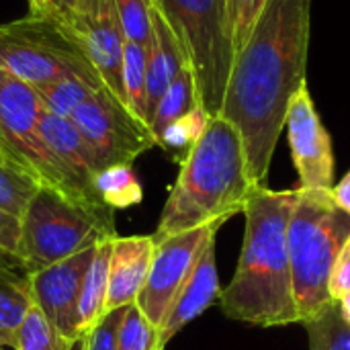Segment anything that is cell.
I'll return each instance as SVG.
<instances>
[{"instance_id":"obj_1","label":"cell","mask_w":350,"mask_h":350,"mask_svg":"<svg viewBox=\"0 0 350 350\" xmlns=\"http://www.w3.org/2000/svg\"><path fill=\"white\" fill-rule=\"evenodd\" d=\"M312 0H267L234 55L219 115L240 133L254 185H262L285 129L287 109L306 86Z\"/></svg>"},{"instance_id":"obj_2","label":"cell","mask_w":350,"mask_h":350,"mask_svg":"<svg viewBox=\"0 0 350 350\" xmlns=\"http://www.w3.org/2000/svg\"><path fill=\"white\" fill-rule=\"evenodd\" d=\"M295 191H271L265 185L250 195L244 217V244L230 285L219 293L221 312L260 328L299 322L287 246V226Z\"/></svg>"},{"instance_id":"obj_3","label":"cell","mask_w":350,"mask_h":350,"mask_svg":"<svg viewBox=\"0 0 350 350\" xmlns=\"http://www.w3.org/2000/svg\"><path fill=\"white\" fill-rule=\"evenodd\" d=\"M256 187L260 185H254L248 174L238 129L221 115H213L183 158L152 238L162 240L207 224H226L244 211Z\"/></svg>"},{"instance_id":"obj_4","label":"cell","mask_w":350,"mask_h":350,"mask_svg":"<svg viewBox=\"0 0 350 350\" xmlns=\"http://www.w3.org/2000/svg\"><path fill=\"white\" fill-rule=\"evenodd\" d=\"M350 238V213L324 189H297L287 226L293 297L299 324L318 318L334 301L328 285L334 262Z\"/></svg>"},{"instance_id":"obj_5","label":"cell","mask_w":350,"mask_h":350,"mask_svg":"<svg viewBox=\"0 0 350 350\" xmlns=\"http://www.w3.org/2000/svg\"><path fill=\"white\" fill-rule=\"evenodd\" d=\"M14 260L27 275L117 236L115 211L86 205L41 185L21 213Z\"/></svg>"},{"instance_id":"obj_6","label":"cell","mask_w":350,"mask_h":350,"mask_svg":"<svg viewBox=\"0 0 350 350\" xmlns=\"http://www.w3.org/2000/svg\"><path fill=\"white\" fill-rule=\"evenodd\" d=\"M0 68L35 90L68 74L103 82L78 35L57 12L31 10L27 16L0 25Z\"/></svg>"},{"instance_id":"obj_7","label":"cell","mask_w":350,"mask_h":350,"mask_svg":"<svg viewBox=\"0 0 350 350\" xmlns=\"http://www.w3.org/2000/svg\"><path fill=\"white\" fill-rule=\"evenodd\" d=\"M174 31L195 74L199 103L209 117L219 115L234 47L228 35L226 0H152Z\"/></svg>"},{"instance_id":"obj_8","label":"cell","mask_w":350,"mask_h":350,"mask_svg":"<svg viewBox=\"0 0 350 350\" xmlns=\"http://www.w3.org/2000/svg\"><path fill=\"white\" fill-rule=\"evenodd\" d=\"M41 111L43 105L37 90L0 68V144L31 170L41 185H49L70 195L68 180L41 137Z\"/></svg>"},{"instance_id":"obj_9","label":"cell","mask_w":350,"mask_h":350,"mask_svg":"<svg viewBox=\"0 0 350 350\" xmlns=\"http://www.w3.org/2000/svg\"><path fill=\"white\" fill-rule=\"evenodd\" d=\"M70 121L90 144L100 168L133 164V160L156 146L150 125L135 117L107 86L96 88L90 98L74 111Z\"/></svg>"},{"instance_id":"obj_10","label":"cell","mask_w":350,"mask_h":350,"mask_svg":"<svg viewBox=\"0 0 350 350\" xmlns=\"http://www.w3.org/2000/svg\"><path fill=\"white\" fill-rule=\"evenodd\" d=\"M221 226V221H215L183 234L154 240L156 250L152 267L135 299V306L156 328L162 326L168 310L172 308L176 295L191 277L197 260L201 258L207 244L215 240Z\"/></svg>"},{"instance_id":"obj_11","label":"cell","mask_w":350,"mask_h":350,"mask_svg":"<svg viewBox=\"0 0 350 350\" xmlns=\"http://www.w3.org/2000/svg\"><path fill=\"white\" fill-rule=\"evenodd\" d=\"M287 137L291 158L299 176V189H324L334 187V152L332 139L326 131L308 84L301 86L287 109Z\"/></svg>"},{"instance_id":"obj_12","label":"cell","mask_w":350,"mask_h":350,"mask_svg":"<svg viewBox=\"0 0 350 350\" xmlns=\"http://www.w3.org/2000/svg\"><path fill=\"white\" fill-rule=\"evenodd\" d=\"M96 246L27 275L33 306L66 340L74 345L82 342L78 332V301Z\"/></svg>"},{"instance_id":"obj_13","label":"cell","mask_w":350,"mask_h":350,"mask_svg":"<svg viewBox=\"0 0 350 350\" xmlns=\"http://www.w3.org/2000/svg\"><path fill=\"white\" fill-rule=\"evenodd\" d=\"M70 27L78 35L103 84L117 98L125 103V90H123L125 33L121 29L115 0H78L70 16Z\"/></svg>"},{"instance_id":"obj_14","label":"cell","mask_w":350,"mask_h":350,"mask_svg":"<svg viewBox=\"0 0 350 350\" xmlns=\"http://www.w3.org/2000/svg\"><path fill=\"white\" fill-rule=\"evenodd\" d=\"M39 131L68 180L70 195L86 205L103 207L92 187L100 164L90 144L82 137L76 125L70 119L57 117L43 109L39 115Z\"/></svg>"},{"instance_id":"obj_15","label":"cell","mask_w":350,"mask_h":350,"mask_svg":"<svg viewBox=\"0 0 350 350\" xmlns=\"http://www.w3.org/2000/svg\"><path fill=\"white\" fill-rule=\"evenodd\" d=\"M219 277H217V262H215V240L207 244L201 258L197 260L191 277L183 285L180 293L176 295L172 308L168 310L160 332V342L166 345L193 320H197L205 310H209L215 301H219Z\"/></svg>"},{"instance_id":"obj_16","label":"cell","mask_w":350,"mask_h":350,"mask_svg":"<svg viewBox=\"0 0 350 350\" xmlns=\"http://www.w3.org/2000/svg\"><path fill=\"white\" fill-rule=\"evenodd\" d=\"M152 236H117L109 260L107 312L135 304L154 258Z\"/></svg>"},{"instance_id":"obj_17","label":"cell","mask_w":350,"mask_h":350,"mask_svg":"<svg viewBox=\"0 0 350 350\" xmlns=\"http://www.w3.org/2000/svg\"><path fill=\"white\" fill-rule=\"evenodd\" d=\"M152 25L154 39L148 47V74H146V115L148 125L154 117V111L170 86V82L178 76V72L189 64L187 55L170 29L164 14L152 2Z\"/></svg>"},{"instance_id":"obj_18","label":"cell","mask_w":350,"mask_h":350,"mask_svg":"<svg viewBox=\"0 0 350 350\" xmlns=\"http://www.w3.org/2000/svg\"><path fill=\"white\" fill-rule=\"evenodd\" d=\"M117 238V236H115ZM105 240L96 246L92 262L82 283L78 301V332L84 338L90 328L107 314V293H109V260L113 250V240Z\"/></svg>"},{"instance_id":"obj_19","label":"cell","mask_w":350,"mask_h":350,"mask_svg":"<svg viewBox=\"0 0 350 350\" xmlns=\"http://www.w3.org/2000/svg\"><path fill=\"white\" fill-rule=\"evenodd\" d=\"M199 92H197V84H195V74L191 70V66L187 64L178 76L170 82V86L166 88V92L162 94L154 117L150 121V131L154 135V139L176 119H180L183 115H187L189 111H193L195 107H199Z\"/></svg>"},{"instance_id":"obj_20","label":"cell","mask_w":350,"mask_h":350,"mask_svg":"<svg viewBox=\"0 0 350 350\" xmlns=\"http://www.w3.org/2000/svg\"><path fill=\"white\" fill-rule=\"evenodd\" d=\"M92 187L98 203L111 211L137 205L144 197L142 185L131 164H115L100 168L98 174L94 176Z\"/></svg>"},{"instance_id":"obj_21","label":"cell","mask_w":350,"mask_h":350,"mask_svg":"<svg viewBox=\"0 0 350 350\" xmlns=\"http://www.w3.org/2000/svg\"><path fill=\"white\" fill-rule=\"evenodd\" d=\"M33 299L27 277L14 271L0 269V338L6 347L14 349V332L31 310Z\"/></svg>"},{"instance_id":"obj_22","label":"cell","mask_w":350,"mask_h":350,"mask_svg":"<svg viewBox=\"0 0 350 350\" xmlns=\"http://www.w3.org/2000/svg\"><path fill=\"white\" fill-rule=\"evenodd\" d=\"M39 187V178L0 144V207L21 217Z\"/></svg>"},{"instance_id":"obj_23","label":"cell","mask_w":350,"mask_h":350,"mask_svg":"<svg viewBox=\"0 0 350 350\" xmlns=\"http://www.w3.org/2000/svg\"><path fill=\"white\" fill-rule=\"evenodd\" d=\"M100 86H105V84L88 80L78 74H68L45 88H39L37 94H39V100L45 111H49L57 117L70 119L74 115V111L84 100H88L90 94Z\"/></svg>"},{"instance_id":"obj_24","label":"cell","mask_w":350,"mask_h":350,"mask_svg":"<svg viewBox=\"0 0 350 350\" xmlns=\"http://www.w3.org/2000/svg\"><path fill=\"white\" fill-rule=\"evenodd\" d=\"M146 74H148V49L135 41L125 39L123 49V90L125 103L135 117L148 125L146 115Z\"/></svg>"},{"instance_id":"obj_25","label":"cell","mask_w":350,"mask_h":350,"mask_svg":"<svg viewBox=\"0 0 350 350\" xmlns=\"http://www.w3.org/2000/svg\"><path fill=\"white\" fill-rule=\"evenodd\" d=\"M209 121L207 111L199 105L193 111H189L187 115H183L180 119L172 121L158 137H156V146H160L164 152H168L178 164L183 162V158L189 154V150L195 146V142L201 137V133L205 131Z\"/></svg>"},{"instance_id":"obj_26","label":"cell","mask_w":350,"mask_h":350,"mask_svg":"<svg viewBox=\"0 0 350 350\" xmlns=\"http://www.w3.org/2000/svg\"><path fill=\"white\" fill-rule=\"evenodd\" d=\"M74 347L78 345L66 340L35 306H31L14 332V350H72Z\"/></svg>"},{"instance_id":"obj_27","label":"cell","mask_w":350,"mask_h":350,"mask_svg":"<svg viewBox=\"0 0 350 350\" xmlns=\"http://www.w3.org/2000/svg\"><path fill=\"white\" fill-rule=\"evenodd\" d=\"M310 350H350V324L334 301L318 318L304 322Z\"/></svg>"},{"instance_id":"obj_28","label":"cell","mask_w":350,"mask_h":350,"mask_svg":"<svg viewBox=\"0 0 350 350\" xmlns=\"http://www.w3.org/2000/svg\"><path fill=\"white\" fill-rule=\"evenodd\" d=\"M117 350H164L158 328L139 312L135 304L125 310L117 336Z\"/></svg>"},{"instance_id":"obj_29","label":"cell","mask_w":350,"mask_h":350,"mask_svg":"<svg viewBox=\"0 0 350 350\" xmlns=\"http://www.w3.org/2000/svg\"><path fill=\"white\" fill-rule=\"evenodd\" d=\"M115 8H117L125 39L135 41L148 49L154 39L152 0H115Z\"/></svg>"},{"instance_id":"obj_30","label":"cell","mask_w":350,"mask_h":350,"mask_svg":"<svg viewBox=\"0 0 350 350\" xmlns=\"http://www.w3.org/2000/svg\"><path fill=\"white\" fill-rule=\"evenodd\" d=\"M265 4L267 0H226V23L234 55L248 41Z\"/></svg>"},{"instance_id":"obj_31","label":"cell","mask_w":350,"mask_h":350,"mask_svg":"<svg viewBox=\"0 0 350 350\" xmlns=\"http://www.w3.org/2000/svg\"><path fill=\"white\" fill-rule=\"evenodd\" d=\"M127 308L107 312L82 338V350H117V336Z\"/></svg>"},{"instance_id":"obj_32","label":"cell","mask_w":350,"mask_h":350,"mask_svg":"<svg viewBox=\"0 0 350 350\" xmlns=\"http://www.w3.org/2000/svg\"><path fill=\"white\" fill-rule=\"evenodd\" d=\"M328 291H330L332 301H340L345 295L350 293V238L349 242L342 246V250H340V254H338V258L334 262Z\"/></svg>"},{"instance_id":"obj_33","label":"cell","mask_w":350,"mask_h":350,"mask_svg":"<svg viewBox=\"0 0 350 350\" xmlns=\"http://www.w3.org/2000/svg\"><path fill=\"white\" fill-rule=\"evenodd\" d=\"M18 234H21L18 215H12V213H8L6 209L0 207V252L10 256L12 260H14V254H16Z\"/></svg>"},{"instance_id":"obj_34","label":"cell","mask_w":350,"mask_h":350,"mask_svg":"<svg viewBox=\"0 0 350 350\" xmlns=\"http://www.w3.org/2000/svg\"><path fill=\"white\" fill-rule=\"evenodd\" d=\"M332 197H334V201H336L345 211H349L350 213V172L338 183V185L332 187Z\"/></svg>"},{"instance_id":"obj_35","label":"cell","mask_w":350,"mask_h":350,"mask_svg":"<svg viewBox=\"0 0 350 350\" xmlns=\"http://www.w3.org/2000/svg\"><path fill=\"white\" fill-rule=\"evenodd\" d=\"M76 2L78 0H53V4H55V8L62 12V16L70 23V16H72V12H74V8H76Z\"/></svg>"},{"instance_id":"obj_36","label":"cell","mask_w":350,"mask_h":350,"mask_svg":"<svg viewBox=\"0 0 350 350\" xmlns=\"http://www.w3.org/2000/svg\"><path fill=\"white\" fill-rule=\"evenodd\" d=\"M29 2H31V10H39V12H57V14H62V12L55 8L53 0H29Z\"/></svg>"},{"instance_id":"obj_37","label":"cell","mask_w":350,"mask_h":350,"mask_svg":"<svg viewBox=\"0 0 350 350\" xmlns=\"http://www.w3.org/2000/svg\"><path fill=\"white\" fill-rule=\"evenodd\" d=\"M338 304V308H340V314H342V318L347 320L350 324V293L349 295H345L340 301H336Z\"/></svg>"},{"instance_id":"obj_38","label":"cell","mask_w":350,"mask_h":350,"mask_svg":"<svg viewBox=\"0 0 350 350\" xmlns=\"http://www.w3.org/2000/svg\"><path fill=\"white\" fill-rule=\"evenodd\" d=\"M16 267V262L10 258V256H6L4 252H0V269H8V271H12Z\"/></svg>"},{"instance_id":"obj_39","label":"cell","mask_w":350,"mask_h":350,"mask_svg":"<svg viewBox=\"0 0 350 350\" xmlns=\"http://www.w3.org/2000/svg\"><path fill=\"white\" fill-rule=\"evenodd\" d=\"M6 349V345H4V342H2V338H0V350H4Z\"/></svg>"}]
</instances>
